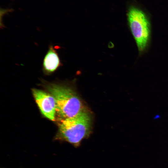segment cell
I'll return each instance as SVG.
<instances>
[{"label":"cell","instance_id":"3","mask_svg":"<svg viewBox=\"0 0 168 168\" xmlns=\"http://www.w3.org/2000/svg\"><path fill=\"white\" fill-rule=\"evenodd\" d=\"M127 19L138 51L142 53L147 49L150 39L151 27L149 20L144 12L134 7L129 9Z\"/></svg>","mask_w":168,"mask_h":168},{"label":"cell","instance_id":"5","mask_svg":"<svg viewBox=\"0 0 168 168\" xmlns=\"http://www.w3.org/2000/svg\"><path fill=\"white\" fill-rule=\"evenodd\" d=\"M57 49L52 45H50L44 56L42 69L43 73L45 75H49L53 73L62 66Z\"/></svg>","mask_w":168,"mask_h":168},{"label":"cell","instance_id":"4","mask_svg":"<svg viewBox=\"0 0 168 168\" xmlns=\"http://www.w3.org/2000/svg\"><path fill=\"white\" fill-rule=\"evenodd\" d=\"M33 96L43 115L51 120L55 119L56 112V103L54 96L40 90L33 89Z\"/></svg>","mask_w":168,"mask_h":168},{"label":"cell","instance_id":"2","mask_svg":"<svg viewBox=\"0 0 168 168\" xmlns=\"http://www.w3.org/2000/svg\"><path fill=\"white\" fill-rule=\"evenodd\" d=\"M46 88L55 99L56 112L60 119L74 116L83 110L80 99L70 87L50 83L46 86Z\"/></svg>","mask_w":168,"mask_h":168},{"label":"cell","instance_id":"1","mask_svg":"<svg viewBox=\"0 0 168 168\" xmlns=\"http://www.w3.org/2000/svg\"><path fill=\"white\" fill-rule=\"evenodd\" d=\"M60 119L55 139L67 142L77 147L82 141L89 135L91 119L84 110L74 116Z\"/></svg>","mask_w":168,"mask_h":168}]
</instances>
